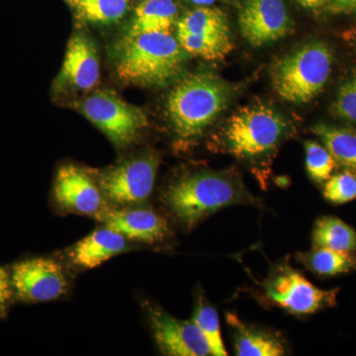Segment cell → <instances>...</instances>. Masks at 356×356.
Returning <instances> with one entry per match:
<instances>
[{"instance_id": "8fae6325", "label": "cell", "mask_w": 356, "mask_h": 356, "mask_svg": "<svg viewBox=\"0 0 356 356\" xmlns=\"http://www.w3.org/2000/svg\"><path fill=\"white\" fill-rule=\"evenodd\" d=\"M54 203L58 210L102 220L110 204L99 182L83 168L65 165L58 168L53 187Z\"/></svg>"}, {"instance_id": "d4e9b609", "label": "cell", "mask_w": 356, "mask_h": 356, "mask_svg": "<svg viewBox=\"0 0 356 356\" xmlns=\"http://www.w3.org/2000/svg\"><path fill=\"white\" fill-rule=\"evenodd\" d=\"M324 197L330 202L343 204L356 199V172L344 170L325 181Z\"/></svg>"}, {"instance_id": "6da1fadb", "label": "cell", "mask_w": 356, "mask_h": 356, "mask_svg": "<svg viewBox=\"0 0 356 356\" xmlns=\"http://www.w3.org/2000/svg\"><path fill=\"white\" fill-rule=\"evenodd\" d=\"M161 201L186 229L198 226L218 211L259 201L229 173L200 170L178 178L161 194Z\"/></svg>"}, {"instance_id": "1f68e13d", "label": "cell", "mask_w": 356, "mask_h": 356, "mask_svg": "<svg viewBox=\"0 0 356 356\" xmlns=\"http://www.w3.org/2000/svg\"><path fill=\"white\" fill-rule=\"evenodd\" d=\"M355 44H356V41H355Z\"/></svg>"}, {"instance_id": "484cf974", "label": "cell", "mask_w": 356, "mask_h": 356, "mask_svg": "<svg viewBox=\"0 0 356 356\" xmlns=\"http://www.w3.org/2000/svg\"><path fill=\"white\" fill-rule=\"evenodd\" d=\"M332 111L339 118L356 123V79L341 86L332 104Z\"/></svg>"}, {"instance_id": "7c38bea8", "label": "cell", "mask_w": 356, "mask_h": 356, "mask_svg": "<svg viewBox=\"0 0 356 356\" xmlns=\"http://www.w3.org/2000/svg\"><path fill=\"white\" fill-rule=\"evenodd\" d=\"M147 322L159 351L168 356L211 355L209 344L193 321L179 320L161 307L147 304Z\"/></svg>"}, {"instance_id": "e0dca14e", "label": "cell", "mask_w": 356, "mask_h": 356, "mask_svg": "<svg viewBox=\"0 0 356 356\" xmlns=\"http://www.w3.org/2000/svg\"><path fill=\"white\" fill-rule=\"evenodd\" d=\"M234 350L238 356H281L286 353L284 339L277 332L245 324L236 314L227 313Z\"/></svg>"}, {"instance_id": "ba28073f", "label": "cell", "mask_w": 356, "mask_h": 356, "mask_svg": "<svg viewBox=\"0 0 356 356\" xmlns=\"http://www.w3.org/2000/svg\"><path fill=\"white\" fill-rule=\"evenodd\" d=\"M79 110L119 149L130 146L149 124L142 110L111 91H98L89 96L79 104Z\"/></svg>"}, {"instance_id": "d6986e66", "label": "cell", "mask_w": 356, "mask_h": 356, "mask_svg": "<svg viewBox=\"0 0 356 356\" xmlns=\"http://www.w3.org/2000/svg\"><path fill=\"white\" fill-rule=\"evenodd\" d=\"M312 131L322 140L337 165L356 172V132L327 124H317Z\"/></svg>"}, {"instance_id": "7a4b0ae2", "label": "cell", "mask_w": 356, "mask_h": 356, "mask_svg": "<svg viewBox=\"0 0 356 356\" xmlns=\"http://www.w3.org/2000/svg\"><path fill=\"white\" fill-rule=\"evenodd\" d=\"M184 51L170 33L125 36L115 49V70L123 83L161 88L175 81L184 70Z\"/></svg>"}, {"instance_id": "7402d4cb", "label": "cell", "mask_w": 356, "mask_h": 356, "mask_svg": "<svg viewBox=\"0 0 356 356\" xmlns=\"http://www.w3.org/2000/svg\"><path fill=\"white\" fill-rule=\"evenodd\" d=\"M81 19L95 24L118 22L127 13L129 0H67Z\"/></svg>"}, {"instance_id": "277c9868", "label": "cell", "mask_w": 356, "mask_h": 356, "mask_svg": "<svg viewBox=\"0 0 356 356\" xmlns=\"http://www.w3.org/2000/svg\"><path fill=\"white\" fill-rule=\"evenodd\" d=\"M286 132V122L270 107H245L229 119L222 135V147L236 159L264 165Z\"/></svg>"}, {"instance_id": "cb8c5ba5", "label": "cell", "mask_w": 356, "mask_h": 356, "mask_svg": "<svg viewBox=\"0 0 356 356\" xmlns=\"http://www.w3.org/2000/svg\"><path fill=\"white\" fill-rule=\"evenodd\" d=\"M306 170L309 177L318 184L327 181L336 168V161L327 151L315 140H307L305 145Z\"/></svg>"}, {"instance_id": "9a60e30c", "label": "cell", "mask_w": 356, "mask_h": 356, "mask_svg": "<svg viewBox=\"0 0 356 356\" xmlns=\"http://www.w3.org/2000/svg\"><path fill=\"white\" fill-rule=\"evenodd\" d=\"M98 54L93 42L83 33L70 38L56 84L60 88L89 90L99 81Z\"/></svg>"}, {"instance_id": "603a6c76", "label": "cell", "mask_w": 356, "mask_h": 356, "mask_svg": "<svg viewBox=\"0 0 356 356\" xmlns=\"http://www.w3.org/2000/svg\"><path fill=\"white\" fill-rule=\"evenodd\" d=\"M198 297L199 298L196 299L192 321L197 325L209 344L211 355H228L222 341L219 316L216 309L207 304L202 296Z\"/></svg>"}, {"instance_id": "f546056e", "label": "cell", "mask_w": 356, "mask_h": 356, "mask_svg": "<svg viewBox=\"0 0 356 356\" xmlns=\"http://www.w3.org/2000/svg\"><path fill=\"white\" fill-rule=\"evenodd\" d=\"M188 1L194 4H197V6H209L211 4L214 3L215 0H188Z\"/></svg>"}, {"instance_id": "83f0119b", "label": "cell", "mask_w": 356, "mask_h": 356, "mask_svg": "<svg viewBox=\"0 0 356 356\" xmlns=\"http://www.w3.org/2000/svg\"><path fill=\"white\" fill-rule=\"evenodd\" d=\"M329 8L334 13H356V0H327Z\"/></svg>"}, {"instance_id": "3957f363", "label": "cell", "mask_w": 356, "mask_h": 356, "mask_svg": "<svg viewBox=\"0 0 356 356\" xmlns=\"http://www.w3.org/2000/svg\"><path fill=\"white\" fill-rule=\"evenodd\" d=\"M231 91L228 83L210 72L191 74L177 83L166 110L178 139L191 143L200 138L226 108Z\"/></svg>"}, {"instance_id": "52a82bcc", "label": "cell", "mask_w": 356, "mask_h": 356, "mask_svg": "<svg viewBox=\"0 0 356 356\" xmlns=\"http://www.w3.org/2000/svg\"><path fill=\"white\" fill-rule=\"evenodd\" d=\"M177 39L186 53L207 60L226 58L234 48L227 16L222 10L200 7L177 22Z\"/></svg>"}, {"instance_id": "ffe728a7", "label": "cell", "mask_w": 356, "mask_h": 356, "mask_svg": "<svg viewBox=\"0 0 356 356\" xmlns=\"http://www.w3.org/2000/svg\"><path fill=\"white\" fill-rule=\"evenodd\" d=\"M297 259L312 273L321 276H334L348 273L356 267V257L351 252L314 247L306 252H299Z\"/></svg>"}, {"instance_id": "8992f818", "label": "cell", "mask_w": 356, "mask_h": 356, "mask_svg": "<svg viewBox=\"0 0 356 356\" xmlns=\"http://www.w3.org/2000/svg\"><path fill=\"white\" fill-rule=\"evenodd\" d=\"M261 287L269 303L297 316L312 315L336 305L339 292L315 286L288 264L277 267Z\"/></svg>"}, {"instance_id": "f1b7e54d", "label": "cell", "mask_w": 356, "mask_h": 356, "mask_svg": "<svg viewBox=\"0 0 356 356\" xmlns=\"http://www.w3.org/2000/svg\"><path fill=\"white\" fill-rule=\"evenodd\" d=\"M297 1L306 8L317 9L318 7L323 6L325 0H297Z\"/></svg>"}, {"instance_id": "44dd1931", "label": "cell", "mask_w": 356, "mask_h": 356, "mask_svg": "<svg viewBox=\"0 0 356 356\" xmlns=\"http://www.w3.org/2000/svg\"><path fill=\"white\" fill-rule=\"evenodd\" d=\"M314 247L343 252L356 250V231L337 217L325 216L316 222L312 235Z\"/></svg>"}, {"instance_id": "4fadbf2b", "label": "cell", "mask_w": 356, "mask_h": 356, "mask_svg": "<svg viewBox=\"0 0 356 356\" xmlns=\"http://www.w3.org/2000/svg\"><path fill=\"white\" fill-rule=\"evenodd\" d=\"M238 26L243 38L254 48L273 43L291 32V22L283 0H247Z\"/></svg>"}, {"instance_id": "2e32d148", "label": "cell", "mask_w": 356, "mask_h": 356, "mask_svg": "<svg viewBox=\"0 0 356 356\" xmlns=\"http://www.w3.org/2000/svg\"><path fill=\"white\" fill-rule=\"evenodd\" d=\"M130 241L108 227L93 231L67 252L72 266L81 270L96 268L116 255L130 250Z\"/></svg>"}, {"instance_id": "4316f807", "label": "cell", "mask_w": 356, "mask_h": 356, "mask_svg": "<svg viewBox=\"0 0 356 356\" xmlns=\"http://www.w3.org/2000/svg\"><path fill=\"white\" fill-rule=\"evenodd\" d=\"M14 299L10 267L0 266V318H6Z\"/></svg>"}, {"instance_id": "ac0fdd59", "label": "cell", "mask_w": 356, "mask_h": 356, "mask_svg": "<svg viewBox=\"0 0 356 356\" xmlns=\"http://www.w3.org/2000/svg\"><path fill=\"white\" fill-rule=\"evenodd\" d=\"M173 0H144L136 8L126 36L146 33H170L177 17Z\"/></svg>"}, {"instance_id": "30bf717a", "label": "cell", "mask_w": 356, "mask_h": 356, "mask_svg": "<svg viewBox=\"0 0 356 356\" xmlns=\"http://www.w3.org/2000/svg\"><path fill=\"white\" fill-rule=\"evenodd\" d=\"M14 299L22 303L51 302L65 296L70 280L65 266L53 257H31L10 267Z\"/></svg>"}, {"instance_id": "5b68a950", "label": "cell", "mask_w": 356, "mask_h": 356, "mask_svg": "<svg viewBox=\"0 0 356 356\" xmlns=\"http://www.w3.org/2000/svg\"><path fill=\"white\" fill-rule=\"evenodd\" d=\"M332 65V54L327 44L314 42L300 46L271 65L274 90L288 102H311L327 83Z\"/></svg>"}, {"instance_id": "9c48e42d", "label": "cell", "mask_w": 356, "mask_h": 356, "mask_svg": "<svg viewBox=\"0 0 356 356\" xmlns=\"http://www.w3.org/2000/svg\"><path fill=\"white\" fill-rule=\"evenodd\" d=\"M159 165L158 154L146 152L103 173L99 184L110 205L120 208L146 202L153 193Z\"/></svg>"}, {"instance_id": "5bb4252c", "label": "cell", "mask_w": 356, "mask_h": 356, "mask_svg": "<svg viewBox=\"0 0 356 356\" xmlns=\"http://www.w3.org/2000/svg\"><path fill=\"white\" fill-rule=\"evenodd\" d=\"M102 221L104 226L136 243L154 245L165 242L172 235L165 217L140 205L110 209Z\"/></svg>"}, {"instance_id": "4dcf8cb0", "label": "cell", "mask_w": 356, "mask_h": 356, "mask_svg": "<svg viewBox=\"0 0 356 356\" xmlns=\"http://www.w3.org/2000/svg\"><path fill=\"white\" fill-rule=\"evenodd\" d=\"M136 1L142 2V1H144V0H136Z\"/></svg>"}]
</instances>
